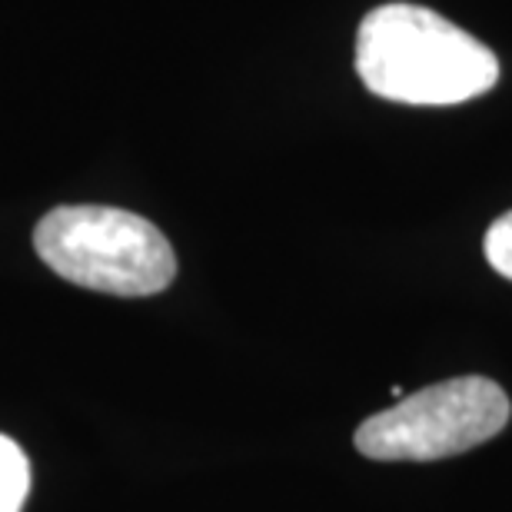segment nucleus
Listing matches in <instances>:
<instances>
[{
    "label": "nucleus",
    "mask_w": 512,
    "mask_h": 512,
    "mask_svg": "<svg viewBox=\"0 0 512 512\" xmlns=\"http://www.w3.org/2000/svg\"><path fill=\"white\" fill-rule=\"evenodd\" d=\"M50 270L110 296H153L177 276L170 240L150 220L117 207H57L34 230Z\"/></svg>",
    "instance_id": "f03ea898"
},
{
    "label": "nucleus",
    "mask_w": 512,
    "mask_h": 512,
    "mask_svg": "<svg viewBox=\"0 0 512 512\" xmlns=\"http://www.w3.org/2000/svg\"><path fill=\"white\" fill-rule=\"evenodd\" d=\"M356 70L370 94L413 107H453L496 87L499 60L436 10L383 4L356 37Z\"/></svg>",
    "instance_id": "f257e3e1"
},
{
    "label": "nucleus",
    "mask_w": 512,
    "mask_h": 512,
    "mask_svg": "<svg viewBox=\"0 0 512 512\" xmlns=\"http://www.w3.org/2000/svg\"><path fill=\"white\" fill-rule=\"evenodd\" d=\"M483 250H486V260L493 263V270L499 276H506V280H512V210L503 213V217L489 227Z\"/></svg>",
    "instance_id": "39448f33"
},
{
    "label": "nucleus",
    "mask_w": 512,
    "mask_h": 512,
    "mask_svg": "<svg viewBox=\"0 0 512 512\" xmlns=\"http://www.w3.org/2000/svg\"><path fill=\"white\" fill-rule=\"evenodd\" d=\"M30 493V463L14 439L0 433V512H20Z\"/></svg>",
    "instance_id": "20e7f679"
},
{
    "label": "nucleus",
    "mask_w": 512,
    "mask_h": 512,
    "mask_svg": "<svg viewBox=\"0 0 512 512\" xmlns=\"http://www.w3.org/2000/svg\"><path fill=\"white\" fill-rule=\"evenodd\" d=\"M512 416L506 389L486 376H456L399 399L356 429V449L380 463H429L473 449Z\"/></svg>",
    "instance_id": "7ed1b4c3"
}]
</instances>
